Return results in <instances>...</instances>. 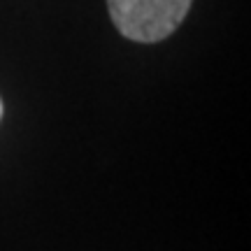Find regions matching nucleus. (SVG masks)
I'll list each match as a JSON object with an SVG mask.
<instances>
[{
    "mask_svg": "<svg viewBox=\"0 0 251 251\" xmlns=\"http://www.w3.org/2000/svg\"><path fill=\"white\" fill-rule=\"evenodd\" d=\"M193 0H107L112 24L124 37L142 45L161 42L186 19Z\"/></svg>",
    "mask_w": 251,
    "mask_h": 251,
    "instance_id": "1",
    "label": "nucleus"
},
{
    "mask_svg": "<svg viewBox=\"0 0 251 251\" xmlns=\"http://www.w3.org/2000/svg\"><path fill=\"white\" fill-rule=\"evenodd\" d=\"M0 119H2V100H0Z\"/></svg>",
    "mask_w": 251,
    "mask_h": 251,
    "instance_id": "2",
    "label": "nucleus"
}]
</instances>
